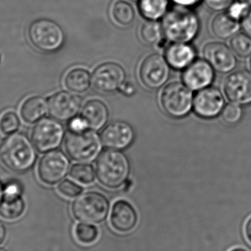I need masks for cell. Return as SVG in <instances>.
I'll return each instance as SVG.
<instances>
[{
	"label": "cell",
	"mask_w": 251,
	"mask_h": 251,
	"mask_svg": "<svg viewBox=\"0 0 251 251\" xmlns=\"http://www.w3.org/2000/svg\"><path fill=\"white\" fill-rule=\"evenodd\" d=\"M28 35L31 44L44 52L57 51L65 41V34L61 26L48 19L34 21L29 26Z\"/></svg>",
	"instance_id": "52a82bcc"
},
{
	"label": "cell",
	"mask_w": 251,
	"mask_h": 251,
	"mask_svg": "<svg viewBox=\"0 0 251 251\" xmlns=\"http://www.w3.org/2000/svg\"><path fill=\"white\" fill-rule=\"evenodd\" d=\"M81 116L86 122L90 129H101L108 121V107L104 101L100 100H91L87 101L81 110Z\"/></svg>",
	"instance_id": "ffe728a7"
},
{
	"label": "cell",
	"mask_w": 251,
	"mask_h": 251,
	"mask_svg": "<svg viewBox=\"0 0 251 251\" xmlns=\"http://www.w3.org/2000/svg\"><path fill=\"white\" fill-rule=\"evenodd\" d=\"M22 186L17 181H10L6 184L5 187H4V196H22Z\"/></svg>",
	"instance_id": "8d00e7d4"
},
{
	"label": "cell",
	"mask_w": 251,
	"mask_h": 251,
	"mask_svg": "<svg viewBox=\"0 0 251 251\" xmlns=\"http://www.w3.org/2000/svg\"><path fill=\"white\" fill-rule=\"evenodd\" d=\"M57 190L59 193L65 197L73 199L79 196L82 193L83 189L74 181L66 179L59 184Z\"/></svg>",
	"instance_id": "836d02e7"
},
{
	"label": "cell",
	"mask_w": 251,
	"mask_h": 251,
	"mask_svg": "<svg viewBox=\"0 0 251 251\" xmlns=\"http://www.w3.org/2000/svg\"><path fill=\"white\" fill-rule=\"evenodd\" d=\"M69 128L71 131L79 132V131H85V130L88 129V126L82 116H76L69 121Z\"/></svg>",
	"instance_id": "d590c367"
},
{
	"label": "cell",
	"mask_w": 251,
	"mask_h": 251,
	"mask_svg": "<svg viewBox=\"0 0 251 251\" xmlns=\"http://www.w3.org/2000/svg\"><path fill=\"white\" fill-rule=\"evenodd\" d=\"M126 78V74L120 64L107 62L95 69L91 76V85L98 92L109 94L120 89Z\"/></svg>",
	"instance_id": "8fae6325"
},
{
	"label": "cell",
	"mask_w": 251,
	"mask_h": 251,
	"mask_svg": "<svg viewBox=\"0 0 251 251\" xmlns=\"http://www.w3.org/2000/svg\"><path fill=\"white\" fill-rule=\"evenodd\" d=\"M101 136L94 130L69 131L65 139L64 147L68 156L76 162L89 163L95 160L102 150Z\"/></svg>",
	"instance_id": "277c9868"
},
{
	"label": "cell",
	"mask_w": 251,
	"mask_h": 251,
	"mask_svg": "<svg viewBox=\"0 0 251 251\" xmlns=\"http://www.w3.org/2000/svg\"><path fill=\"white\" fill-rule=\"evenodd\" d=\"M0 251H8L7 249H4V248H0Z\"/></svg>",
	"instance_id": "bcb514c9"
},
{
	"label": "cell",
	"mask_w": 251,
	"mask_h": 251,
	"mask_svg": "<svg viewBox=\"0 0 251 251\" xmlns=\"http://www.w3.org/2000/svg\"><path fill=\"white\" fill-rule=\"evenodd\" d=\"M103 145L115 150H124L131 146L135 138L134 128L123 121L111 122L101 133Z\"/></svg>",
	"instance_id": "9a60e30c"
},
{
	"label": "cell",
	"mask_w": 251,
	"mask_h": 251,
	"mask_svg": "<svg viewBox=\"0 0 251 251\" xmlns=\"http://www.w3.org/2000/svg\"><path fill=\"white\" fill-rule=\"evenodd\" d=\"M75 237L82 245H91L97 241L99 237V230L92 224H79L75 227Z\"/></svg>",
	"instance_id": "f1b7e54d"
},
{
	"label": "cell",
	"mask_w": 251,
	"mask_h": 251,
	"mask_svg": "<svg viewBox=\"0 0 251 251\" xmlns=\"http://www.w3.org/2000/svg\"><path fill=\"white\" fill-rule=\"evenodd\" d=\"M48 103L43 97L38 96L26 99L20 108L21 117L24 122L32 125L39 122L47 114Z\"/></svg>",
	"instance_id": "7402d4cb"
},
{
	"label": "cell",
	"mask_w": 251,
	"mask_h": 251,
	"mask_svg": "<svg viewBox=\"0 0 251 251\" xmlns=\"http://www.w3.org/2000/svg\"><path fill=\"white\" fill-rule=\"evenodd\" d=\"M203 54L211 66L221 73L231 72L237 65L234 51L224 43L218 41L207 43L203 47Z\"/></svg>",
	"instance_id": "2e32d148"
},
{
	"label": "cell",
	"mask_w": 251,
	"mask_h": 251,
	"mask_svg": "<svg viewBox=\"0 0 251 251\" xmlns=\"http://www.w3.org/2000/svg\"><path fill=\"white\" fill-rule=\"evenodd\" d=\"M168 7L169 0H139L140 14L147 20L162 19L168 11Z\"/></svg>",
	"instance_id": "d4e9b609"
},
{
	"label": "cell",
	"mask_w": 251,
	"mask_h": 251,
	"mask_svg": "<svg viewBox=\"0 0 251 251\" xmlns=\"http://www.w3.org/2000/svg\"><path fill=\"white\" fill-rule=\"evenodd\" d=\"M176 5L181 6V7H196V6L200 4L203 0H171Z\"/></svg>",
	"instance_id": "74e56055"
},
{
	"label": "cell",
	"mask_w": 251,
	"mask_h": 251,
	"mask_svg": "<svg viewBox=\"0 0 251 251\" xmlns=\"http://www.w3.org/2000/svg\"><path fill=\"white\" fill-rule=\"evenodd\" d=\"M240 25L243 32L247 34L251 38V9L247 16L243 19Z\"/></svg>",
	"instance_id": "f35d334b"
},
{
	"label": "cell",
	"mask_w": 251,
	"mask_h": 251,
	"mask_svg": "<svg viewBox=\"0 0 251 251\" xmlns=\"http://www.w3.org/2000/svg\"><path fill=\"white\" fill-rule=\"evenodd\" d=\"M193 99V93L185 84L173 82L162 89L159 102L168 116L174 119H181L191 111Z\"/></svg>",
	"instance_id": "8992f818"
},
{
	"label": "cell",
	"mask_w": 251,
	"mask_h": 251,
	"mask_svg": "<svg viewBox=\"0 0 251 251\" xmlns=\"http://www.w3.org/2000/svg\"><path fill=\"white\" fill-rule=\"evenodd\" d=\"M222 118L226 123L234 125L240 120L242 117V109L237 104H228L223 109Z\"/></svg>",
	"instance_id": "d6a6232c"
},
{
	"label": "cell",
	"mask_w": 251,
	"mask_h": 251,
	"mask_svg": "<svg viewBox=\"0 0 251 251\" xmlns=\"http://www.w3.org/2000/svg\"><path fill=\"white\" fill-rule=\"evenodd\" d=\"M225 104L222 93L215 88L207 87L198 91L193 99V110L203 119H212L222 112Z\"/></svg>",
	"instance_id": "5bb4252c"
},
{
	"label": "cell",
	"mask_w": 251,
	"mask_h": 251,
	"mask_svg": "<svg viewBox=\"0 0 251 251\" xmlns=\"http://www.w3.org/2000/svg\"><path fill=\"white\" fill-rule=\"evenodd\" d=\"M196 57V50L189 43H172L165 51L168 64L176 70L186 69L194 61Z\"/></svg>",
	"instance_id": "d6986e66"
},
{
	"label": "cell",
	"mask_w": 251,
	"mask_h": 251,
	"mask_svg": "<svg viewBox=\"0 0 251 251\" xmlns=\"http://www.w3.org/2000/svg\"><path fill=\"white\" fill-rule=\"evenodd\" d=\"M7 237V228L4 223L0 220V245L2 244Z\"/></svg>",
	"instance_id": "60d3db41"
},
{
	"label": "cell",
	"mask_w": 251,
	"mask_h": 251,
	"mask_svg": "<svg viewBox=\"0 0 251 251\" xmlns=\"http://www.w3.org/2000/svg\"><path fill=\"white\" fill-rule=\"evenodd\" d=\"M111 15L114 22L121 26H129L134 19V10L131 4L124 0L115 1Z\"/></svg>",
	"instance_id": "484cf974"
},
{
	"label": "cell",
	"mask_w": 251,
	"mask_h": 251,
	"mask_svg": "<svg viewBox=\"0 0 251 251\" xmlns=\"http://www.w3.org/2000/svg\"><path fill=\"white\" fill-rule=\"evenodd\" d=\"M25 208L26 205L22 196H3L0 202V216L9 221L16 220L23 215Z\"/></svg>",
	"instance_id": "cb8c5ba5"
},
{
	"label": "cell",
	"mask_w": 251,
	"mask_h": 251,
	"mask_svg": "<svg viewBox=\"0 0 251 251\" xmlns=\"http://www.w3.org/2000/svg\"><path fill=\"white\" fill-rule=\"evenodd\" d=\"M243 1H246V2H247L249 5L251 6V0H243Z\"/></svg>",
	"instance_id": "f6af8a7d"
},
{
	"label": "cell",
	"mask_w": 251,
	"mask_h": 251,
	"mask_svg": "<svg viewBox=\"0 0 251 251\" xmlns=\"http://www.w3.org/2000/svg\"><path fill=\"white\" fill-rule=\"evenodd\" d=\"M31 135L37 150L46 153L60 146L64 138V127L56 119L44 118L37 122Z\"/></svg>",
	"instance_id": "9c48e42d"
},
{
	"label": "cell",
	"mask_w": 251,
	"mask_h": 251,
	"mask_svg": "<svg viewBox=\"0 0 251 251\" xmlns=\"http://www.w3.org/2000/svg\"><path fill=\"white\" fill-rule=\"evenodd\" d=\"M35 146L22 133L8 134L0 143V162L15 173L26 172L36 160Z\"/></svg>",
	"instance_id": "6da1fadb"
},
{
	"label": "cell",
	"mask_w": 251,
	"mask_h": 251,
	"mask_svg": "<svg viewBox=\"0 0 251 251\" xmlns=\"http://www.w3.org/2000/svg\"><path fill=\"white\" fill-rule=\"evenodd\" d=\"M250 64H251V60H250Z\"/></svg>",
	"instance_id": "c3c4849f"
},
{
	"label": "cell",
	"mask_w": 251,
	"mask_h": 251,
	"mask_svg": "<svg viewBox=\"0 0 251 251\" xmlns=\"http://www.w3.org/2000/svg\"><path fill=\"white\" fill-rule=\"evenodd\" d=\"M210 28L216 38L226 40L238 33L241 29V25L225 11L218 13L215 16L211 22Z\"/></svg>",
	"instance_id": "44dd1931"
},
{
	"label": "cell",
	"mask_w": 251,
	"mask_h": 251,
	"mask_svg": "<svg viewBox=\"0 0 251 251\" xmlns=\"http://www.w3.org/2000/svg\"><path fill=\"white\" fill-rule=\"evenodd\" d=\"M112 228L119 233L131 232L137 226L138 215L134 206L125 200L116 201L112 208L110 218Z\"/></svg>",
	"instance_id": "ac0fdd59"
},
{
	"label": "cell",
	"mask_w": 251,
	"mask_h": 251,
	"mask_svg": "<svg viewBox=\"0 0 251 251\" xmlns=\"http://www.w3.org/2000/svg\"><path fill=\"white\" fill-rule=\"evenodd\" d=\"M129 1H139V0H129Z\"/></svg>",
	"instance_id": "7dc6e473"
},
{
	"label": "cell",
	"mask_w": 251,
	"mask_h": 251,
	"mask_svg": "<svg viewBox=\"0 0 251 251\" xmlns=\"http://www.w3.org/2000/svg\"><path fill=\"white\" fill-rule=\"evenodd\" d=\"M140 35L142 41L149 45L159 44L164 37L162 24L158 21L147 20L142 25Z\"/></svg>",
	"instance_id": "4316f807"
},
{
	"label": "cell",
	"mask_w": 251,
	"mask_h": 251,
	"mask_svg": "<svg viewBox=\"0 0 251 251\" xmlns=\"http://www.w3.org/2000/svg\"><path fill=\"white\" fill-rule=\"evenodd\" d=\"M119 90L125 96H132L135 92V88L131 82H125Z\"/></svg>",
	"instance_id": "ab89813d"
},
{
	"label": "cell",
	"mask_w": 251,
	"mask_h": 251,
	"mask_svg": "<svg viewBox=\"0 0 251 251\" xmlns=\"http://www.w3.org/2000/svg\"><path fill=\"white\" fill-rule=\"evenodd\" d=\"M245 234L246 238L251 244V217L246 221L245 225Z\"/></svg>",
	"instance_id": "b9f144b4"
},
{
	"label": "cell",
	"mask_w": 251,
	"mask_h": 251,
	"mask_svg": "<svg viewBox=\"0 0 251 251\" xmlns=\"http://www.w3.org/2000/svg\"><path fill=\"white\" fill-rule=\"evenodd\" d=\"M224 92L234 104H251V72L240 70L228 75L224 82Z\"/></svg>",
	"instance_id": "4fadbf2b"
},
{
	"label": "cell",
	"mask_w": 251,
	"mask_h": 251,
	"mask_svg": "<svg viewBox=\"0 0 251 251\" xmlns=\"http://www.w3.org/2000/svg\"><path fill=\"white\" fill-rule=\"evenodd\" d=\"M69 174L74 180L85 185L92 184L95 181V171L90 164L84 162L75 164L71 168Z\"/></svg>",
	"instance_id": "83f0119b"
},
{
	"label": "cell",
	"mask_w": 251,
	"mask_h": 251,
	"mask_svg": "<svg viewBox=\"0 0 251 251\" xmlns=\"http://www.w3.org/2000/svg\"><path fill=\"white\" fill-rule=\"evenodd\" d=\"M138 74L143 86L150 90L159 89L168 82L171 66L164 56L153 53L143 59Z\"/></svg>",
	"instance_id": "ba28073f"
},
{
	"label": "cell",
	"mask_w": 251,
	"mask_h": 251,
	"mask_svg": "<svg viewBox=\"0 0 251 251\" xmlns=\"http://www.w3.org/2000/svg\"><path fill=\"white\" fill-rule=\"evenodd\" d=\"M3 196H4V187H3L1 183L0 182V202L2 200Z\"/></svg>",
	"instance_id": "7bdbcfd3"
},
{
	"label": "cell",
	"mask_w": 251,
	"mask_h": 251,
	"mask_svg": "<svg viewBox=\"0 0 251 251\" xmlns=\"http://www.w3.org/2000/svg\"><path fill=\"white\" fill-rule=\"evenodd\" d=\"M164 37L171 43H190L199 35L201 23L198 15L189 7L176 5L162 18Z\"/></svg>",
	"instance_id": "7a4b0ae2"
},
{
	"label": "cell",
	"mask_w": 251,
	"mask_h": 251,
	"mask_svg": "<svg viewBox=\"0 0 251 251\" xmlns=\"http://www.w3.org/2000/svg\"><path fill=\"white\" fill-rule=\"evenodd\" d=\"M251 6L243 0H234L226 10L230 16L241 23L243 19L247 16Z\"/></svg>",
	"instance_id": "1f68e13d"
},
{
	"label": "cell",
	"mask_w": 251,
	"mask_h": 251,
	"mask_svg": "<svg viewBox=\"0 0 251 251\" xmlns=\"http://www.w3.org/2000/svg\"><path fill=\"white\" fill-rule=\"evenodd\" d=\"M110 209V201L104 195L90 191L78 196L72 204V211L76 221L95 225L105 221Z\"/></svg>",
	"instance_id": "5b68a950"
},
{
	"label": "cell",
	"mask_w": 251,
	"mask_h": 251,
	"mask_svg": "<svg viewBox=\"0 0 251 251\" xmlns=\"http://www.w3.org/2000/svg\"><path fill=\"white\" fill-rule=\"evenodd\" d=\"M130 168L129 160L124 152L107 149L101 152L97 161V179L106 188H119L126 182Z\"/></svg>",
	"instance_id": "3957f363"
},
{
	"label": "cell",
	"mask_w": 251,
	"mask_h": 251,
	"mask_svg": "<svg viewBox=\"0 0 251 251\" xmlns=\"http://www.w3.org/2000/svg\"><path fill=\"white\" fill-rule=\"evenodd\" d=\"M69 167V158L63 152L50 151L44 155L38 163V177L44 184L54 185L66 177Z\"/></svg>",
	"instance_id": "30bf717a"
},
{
	"label": "cell",
	"mask_w": 251,
	"mask_h": 251,
	"mask_svg": "<svg viewBox=\"0 0 251 251\" xmlns=\"http://www.w3.org/2000/svg\"><path fill=\"white\" fill-rule=\"evenodd\" d=\"M215 77L213 68L206 60H194L184 69L182 73L184 83L193 91H200L207 88Z\"/></svg>",
	"instance_id": "e0dca14e"
},
{
	"label": "cell",
	"mask_w": 251,
	"mask_h": 251,
	"mask_svg": "<svg viewBox=\"0 0 251 251\" xmlns=\"http://www.w3.org/2000/svg\"><path fill=\"white\" fill-rule=\"evenodd\" d=\"M231 50L241 57L251 55V38L245 32H238L231 38Z\"/></svg>",
	"instance_id": "f546056e"
},
{
	"label": "cell",
	"mask_w": 251,
	"mask_h": 251,
	"mask_svg": "<svg viewBox=\"0 0 251 251\" xmlns=\"http://www.w3.org/2000/svg\"><path fill=\"white\" fill-rule=\"evenodd\" d=\"M20 120L15 112L8 110L0 116V132L1 134H13L19 129Z\"/></svg>",
	"instance_id": "4dcf8cb0"
},
{
	"label": "cell",
	"mask_w": 251,
	"mask_h": 251,
	"mask_svg": "<svg viewBox=\"0 0 251 251\" xmlns=\"http://www.w3.org/2000/svg\"><path fill=\"white\" fill-rule=\"evenodd\" d=\"M230 251H248L246 249H242V248H236V249H231Z\"/></svg>",
	"instance_id": "ee69618b"
},
{
	"label": "cell",
	"mask_w": 251,
	"mask_h": 251,
	"mask_svg": "<svg viewBox=\"0 0 251 251\" xmlns=\"http://www.w3.org/2000/svg\"><path fill=\"white\" fill-rule=\"evenodd\" d=\"M48 110L53 119L59 122H69L77 116L82 100L75 93L60 91L48 100Z\"/></svg>",
	"instance_id": "7c38bea8"
},
{
	"label": "cell",
	"mask_w": 251,
	"mask_h": 251,
	"mask_svg": "<svg viewBox=\"0 0 251 251\" xmlns=\"http://www.w3.org/2000/svg\"><path fill=\"white\" fill-rule=\"evenodd\" d=\"M234 0H203L208 8L217 13L225 12L228 10Z\"/></svg>",
	"instance_id": "e575fe53"
},
{
	"label": "cell",
	"mask_w": 251,
	"mask_h": 251,
	"mask_svg": "<svg viewBox=\"0 0 251 251\" xmlns=\"http://www.w3.org/2000/svg\"><path fill=\"white\" fill-rule=\"evenodd\" d=\"M64 85L75 94L85 93L91 85V74L83 68L71 69L65 76Z\"/></svg>",
	"instance_id": "603a6c76"
}]
</instances>
